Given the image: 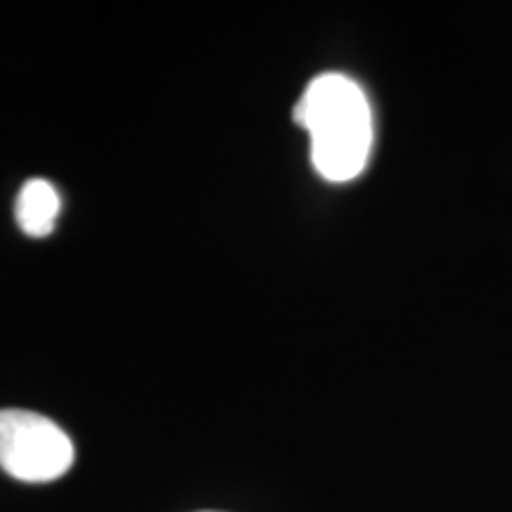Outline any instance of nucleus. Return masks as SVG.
Instances as JSON below:
<instances>
[{
  "instance_id": "1",
  "label": "nucleus",
  "mask_w": 512,
  "mask_h": 512,
  "mask_svg": "<svg viewBox=\"0 0 512 512\" xmlns=\"http://www.w3.org/2000/svg\"><path fill=\"white\" fill-rule=\"evenodd\" d=\"M294 121L309 131L313 166L325 181H351L366 169L373 114L366 93L349 76H316L294 105Z\"/></svg>"
},
{
  "instance_id": "2",
  "label": "nucleus",
  "mask_w": 512,
  "mask_h": 512,
  "mask_svg": "<svg viewBox=\"0 0 512 512\" xmlns=\"http://www.w3.org/2000/svg\"><path fill=\"white\" fill-rule=\"evenodd\" d=\"M74 465V444L46 415L22 408L0 411V467L29 484L55 482Z\"/></svg>"
},
{
  "instance_id": "3",
  "label": "nucleus",
  "mask_w": 512,
  "mask_h": 512,
  "mask_svg": "<svg viewBox=\"0 0 512 512\" xmlns=\"http://www.w3.org/2000/svg\"><path fill=\"white\" fill-rule=\"evenodd\" d=\"M60 214V195L46 178H31L19 190L15 202L17 226L31 238H46L53 233Z\"/></svg>"
}]
</instances>
